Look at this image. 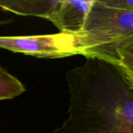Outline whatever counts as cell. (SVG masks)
Segmentation results:
<instances>
[{
  "label": "cell",
  "mask_w": 133,
  "mask_h": 133,
  "mask_svg": "<svg viewBox=\"0 0 133 133\" xmlns=\"http://www.w3.org/2000/svg\"><path fill=\"white\" fill-rule=\"evenodd\" d=\"M66 79L69 118L53 133H133V90L119 67L87 58Z\"/></svg>",
  "instance_id": "cell-1"
},
{
  "label": "cell",
  "mask_w": 133,
  "mask_h": 133,
  "mask_svg": "<svg viewBox=\"0 0 133 133\" xmlns=\"http://www.w3.org/2000/svg\"><path fill=\"white\" fill-rule=\"evenodd\" d=\"M133 34V10L104 5L95 0L81 32L73 34L75 52L83 56L90 50Z\"/></svg>",
  "instance_id": "cell-2"
},
{
  "label": "cell",
  "mask_w": 133,
  "mask_h": 133,
  "mask_svg": "<svg viewBox=\"0 0 133 133\" xmlns=\"http://www.w3.org/2000/svg\"><path fill=\"white\" fill-rule=\"evenodd\" d=\"M95 0H61L50 19L61 33L77 34L83 30Z\"/></svg>",
  "instance_id": "cell-3"
},
{
  "label": "cell",
  "mask_w": 133,
  "mask_h": 133,
  "mask_svg": "<svg viewBox=\"0 0 133 133\" xmlns=\"http://www.w3.org/2000/svg\"><path fill=\"white\" fill-rule=\"evenodd\" d=\"M84 57L97 58L118 66H133V34L87 51Z\"/></svg>",
  "instance_id": "cell-4"
},
{
  "label": "cell",
  "mask_w": 133,
  "mask_h": 133,
  "mask_svg": "<svg viewBox=\"0 0 133 133\" xmlns=\"http://www.w3.org/2000/svg\"><path fill=\"white\" fill-rule=\"evenodd\" d=\"M61 0L56 1H2L0 7L5 10L22 16H34L49 19L59 5Z\"/></svg>",
  "instance_id": "cell-5"
},
{
  "label": "cell",
  "mask_w": 133,
  "mask_h": 133,
  "mask_svg": "<svg viewBox=\"0 0 133 133\" xmlns=\"http://www.w3.org/2000/svg\"><path fill=\"white\" fill-rule=\"evenodd\" d=\"M25 90L24 85L17 78L0 67V101L16 97Z\"/></svg>",
  "instance_id": "cell-6"
},
{
  "label": "cell",
  "mask_w": 133,
  "mask_h": 133,
  "mask_svg": "<svg viewBox=\"0 0 133 133\" xmlns=\"http://www.w3.org/2000/svg\"><path fill=\"white\" fill-rule=\"evenodd\" d=\"M104 5L124 9L133 10V0H100Z\"/></svg>",
  "instance_id": "cell-7"
},
{
  "label": "cell",
  "mask_w": 133,
  "mask_h": 133,
  "mask_svg": "<svg viewBox=\"0 0 133 133\" xmlns=\"http://www.w3.org/2000/svg\"><path fill=\"white\" fill-rule=\"evenodd\" d=\"M118 66V65H117ZM133 90V66H118Z\"/></svg>",
  "instance_id": "cell-8"
},
{
  "label": "cell",
  "mask_w": 133,
  "mask_h": 133,
  "mask_svg": "<svg viewBox=\"0 0 133 133\" xmlns=\"http://www.w3.org/2000/svg\"><path fill=\"white\" fill-rule=\"evenodd\" d=\"M12 23L11 19H5V20H0V26L1 25H5V24H8Z\"/></svg>",
  "instance_id": "cell-9"
}]
</instances>
